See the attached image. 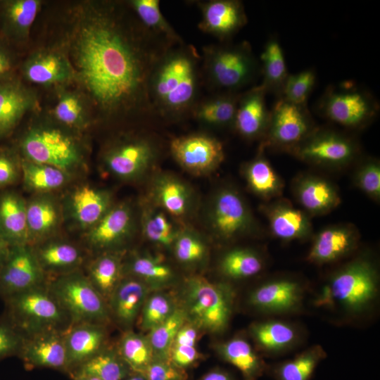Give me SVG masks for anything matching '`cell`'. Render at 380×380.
Returning <instances> with one entry per match:
<instances>
[{"mask_svg": "<svg viewBox=\"0 0 380 380\" xmlns=\"http://www.w3.org/2000/svg\"><path fill=\"white\" fill-rule=\"evenodd\" d=\"M109 194L90 186H82L72 194L71 213L83 227L94 226L110 209Z\"/></svg>", "mask_w": 380, "mask_h": 380, "instance_id": "29", "label": "cell"}, {"mask_svg": "<svg viewBox=\"0 0 380 380\" xmlns=\"http://www.w3.org/2000/svg\"><path fill=\"white\" fill-rule=\"evenodd\" d=\"M47 284L4 300V315L24 336L47 330L65 331L71 324Z\"/></svg>", "mask_w": 380, "mask_h": 380, "instance_id": "6", "label": "cell"}, {"mask_svg": "<svg viewBox=\"0 0 380 380\" xmlns=\"http://www.w3.org/2000/svg\"><path fill=\"white\" fill-rule=\"evenodd\" d=\"M290 151L305 161L339 165L350 162L355 156L357 146L352 139L338 132L315 129Z\"/></svg>", "mask_w": 380, "mask_h": 380, "instance_id": "14", "label": "cell"}, {"mask_svg": "<svg viewBox=\"0 0 380 380\" xmlns=\"http://www.w3.org/2000/svg\"><path fill=\"white\" fill-rule=\"evenodd\" d=\"M106 324L95 322L71 323L64 331L68 375L106 346Z\"/></svg>", "mask_w": 380, "mask_h": 380, "instance_id": "17", "label": "cell"}, {"mask_svg": "<svg viewBox=\"0 0 380 380\" xmlns=\"http://www.w3.org/2000/svg\"><path fill=\"white\" fill-rule=\"evenodd\" d=\"M18 357L27 370L46 368L68 374L64 331L47 330L24 336Z\"/></svg>", "mask_w": 380, "mask_h": 380, "instance_id": "15", "label": "cell"}, {"mask_svg": "<svg viewBox=\"0 0 380 380\" xmlns=\"http://www.w3.org/2000/svg\"><path fill=\"white\" fill-rule=\"evenodd\" d=\"M117 4L96 8L80 24L73 54L78 76L106 117L155 118L148 96L153 68L172 46L130 21Z\"/></svg>", "mask_w": 380, "mask_h": 380, "instance_id": "1", "label": "cell"}, {"mask_svg": "<svg viewBox=\"0 0 380 380\" xmlns=\"http://www.w3.org/2000/svg\"><path fill=\"white\" fill-rule=\"evenodd\" d=\"M74 372L93 375L102 380H124L132 373L117 350L108 347L81 365L70 374Z\"/></svg>", "mask_w": 380, "mask_h": 380, "instance_id": "40", "label": "cell"}, {"mask_svg": "<svg viewBox=\"0 0 380 380\" xmlns=\"http://www.w3.org/2000/svg\"><path fill=\"white\" fill-rule=\"evenodd\" d=\"M26 205L13 193L0 197V237L10 247L28 244L30 241Z\"/></svg>", "mask_w": 380, "mask_h": 380, "instance_id": "27", "label": "cell"}, {"mask_svg": "<svg viewBox=\"0 0 380 380\" xmlns=\"http://www.w3.org/2000/svg\"><path fill=\"white\" fill-rule=\"evenodd\" d=\"M46 284L34 248L28 244L11 246L0 270V297L4 300Z\"/></svg>", "mask_w": 380, "mask_h": 380, "instance_id": "12", "label": "cell"}, {"mask_svg": "<svg viewBox=\"0 0 380 380\" xmlns=\"http://www.w3.org/2000/svg\"><path fill=\"white\" fill-rule=\"evenodd\" d=\"M316 73L314 70H304L296 74H289L284 82L281 95L291 103L307 106L308 99L316 83Z\"/></svg>", "mask_w": 380, "mask_h": 380, "instance_id": "52", "label": "cell"}, {"mask_svg": "<svg viewBox=\"0 0 380 380\" xmlns=\"http://www.w3.org/2000/svg\"><path fill=\"white\" fill-rule=\"evenodd\" d=\"M24 335L4 315L0 317V361L18 356Z\"/></svg>", "mask_w": 380, "mask_h": 380, "instance_id": "54", "label": "cell"}, {"mask_svg": "<svg viewBox=\"0 0 380 380\" xmlns=\"http://www.w3.org/2000/svg\"><path fill=\"white\" fill-rule=\"evenodd\" d=\"M203 83L201 58L185 43L167 49L156 63L148 83L155 118L177 121L191 115Z\"/></svg>", "mask_w": 380, "mask_h": 380, "instance_id": "2", "label": "cell"}, {"mask_svg": "<svg viewBox=\"0 0 380 380\" xmlns=\"http://www.w3.org/2000/svg\"><path fill=\"white\" fill-rule=\"evenodd\" d=\"M22 169L25 184L37 191L55 190L68 179L67 172L48 165L26 160L23 163Z\"/></svg>", "mask_w": 380, "mask_h": 380, "instance_id": "46", "label": "cell"}, {"mask_svg": "<svg viewBox=\"0 0 380 380\" xmlns=\"http://www.w3.org/2000/svg\"><path fill=\"white\" fill-rule=\"evenodd\" d=\"M153 197L158 206L174 217H182L188 211L189 190L184 182L173 176L158 177L153 186Z\"/></svg>", "mask_w": 380, "mask_h": 380, "instance_id": "35", "label": "cell"}, {"mask_svg": "<svg viewBox=\"0 0 380 380\" xmlns=\"http://www.w3.org/2000/svg\"><path fill=\"white\" fill-rule=\"evenodd\" d=\"M198 329L186 321L179 330L171 346L170 361L177 367L186 370L201 358L197 348Z\"/></svg>", "mask_w": 380, "mask_h": 380, "instance_id": "47", "label": "cell"}, {"mask_svg": "<svg viewBox=\"0 0 380 380\" xmlns=\"http://www.w3.org/2000/svg\"><path fill=\"white\" fill-rule=\"evenodd\" d=\"M172 246L176 258L185 264L200 262L206 253L204 243L197 236L189 232L179 233Z\"/></svg>", "mask_w": 380, "mask_h": 380, "instance_id": "53", "label": "cell"}, {"mask_svg": "<svg viewBox=\"0 0 380 380\" xmlns=\"http://www.w3.org/2000/svg\"><path fill=\"white\" fill-rule=\"evenodd\" d=\"M10 246L0 237V270L6 258Z\"/></svg>", "mask_w": 380, "mask_h": 380, "instance_id": "60", "label": "cell"}, {"mask_svg": "<svg viewBox=\"0 0 380 380\" xmlns=\"http://www.w3.org/2000/svg\"><path fill=\"white\" fill-rule=\"evenodd\" d=\"M186 322L184 310L177 307L167 319L148 331L146 336L153 350V359L170 360L172 343Z\"/></svg>", "mask_w": 380, "mask_h": 380, "instance_id": "43", "label": "cell"}, {"mask_svg": "<svg viewBox=\"0 0 380 380\" xmlns=\"http://www.w3.org/2000/svg\"><path fill=\"white\" fill-rule=\"evenodd\" d=\"M132 224L130 208L119 204L110 208L87 235L90 246L97 250H109L121 243L129 234Z\"/></svg>", "mask_w": 380, "mask_h": 380, "instance_id": "24", "label": "cell"}, {"mask_svg": "<svg viewBox=\"0 0 380 380\" xmlns=\"http://www.w3.org/2000/svg\"><path fill=\"white\" fill-rule=\"evenodd\" d=\"M245 172L249 186L257 194L270 198L281 191L280 178L260 152L246 165Z\"/></svg>", "mask_w": 380, "mask_h": 380, "instance_id": "44", "label": "cell"}, {"mask_svg": "<svg viewBox=\"0 0 380 380\" xmlns=\"http://www.w3.org/2000/svg\"><path fill=\"white\" fill-rule=\"evenodd\" d=\"M170 151L180 166L196 175L213 171L224 158L222 144L217 138L202 133L173 138Z\"/></svg>", "mask_w": 380, "mask_h": 380, "instance_id": "13", "label": "cell"}, {"mask_svg": "<svg viewBox=\"0 0 380 380\" xmlns=\"http://www.w3.org/2000/svg\"><path fill=\"white\" fill-rule=\"evenodd\" d=\"M326 356L318 346L276 366L272 370L277 380H310L319 362Z\"/></svg>", "mask_w": 380, "mask_h": 380, "instance_id": "42", "label": "cell"}, {"mask_svg": "<svg viewBox=\"0 0 380 380\" xmlns=\"http://www.w3.org/2000/svg\"><path fill=\"white\" fill-rule=\"evenodd\" d=\"M69 376L72 380H102L95 376L79 372L72 373Z\"/></svg>", "mask_w": 380, "mask_h": 380, "instance_id": "61", "label": "cell"}, {"mask_svg": "<svg viewBox=\"0 0 380 380\" xmlns=\"http://www.w3.org/2000/svg\"><path fill=\"white\" fill-rule=\"evenodd\" d=\"M117 351L132 372L144 373L153 360V353L147 336L125 331L117 347Z\"/></svg>", "mask_w": 380, "mask_h": 380, "instance_id": "41", "label": "cell"}, {"mask_svg": "<svg viewBox=\"0 0 380 380\" xmlns=\"http://www.w3.org/2000/svg\"><path fill=\"white\" fill-rule=\"evenodd\" d=\"M260 60L262 81L260 84L266 93H273L279 97L289 73L283 49L276 37H270L266 42Z\"/></svg>", "mask_w": 380, "mask_h": 380, "instance_id": "34", "label": "cell"}, {"mask_svg": "<svg viewBox=\"0 0 380 380\" xmlns=\"http://www.w3.org/2000/svg\"><path fill=\"white\" fill-rule=\"evenodd\" d=\"M22 72L27 81L50 85L68 82L75 76L70 61L55 51H41L33 53L23 64Z\"/></svg>", "mask_w": 380, "mask_h": 380, "instance_id": "23", "label": "cell"}, {"mask_svg": "<svg viewBox=\"0 0 380 380\" xmlns=\"http://www.w3.org/2000/svg\"><path fill=\"white\" fill-rule=\"evenodd\" d=\"M235 293L229 284L210 282L201 276L187 278L182 290L186 321L212 334L227 329L234 310Z\"/></svg>", "mask_w": 380, "mask_h": 380, "instance_id": "4", "label": "cell"}, {"mask_svg": "<svg viewBox=\"0 0 380 380\" xmlns=\"http://www.w3.org/2000/svg\"><path fill=\"white\" fill-rule=\"evenodd\" d=\"M142 230L149 241L164 246L173 245L179 234L165 213L155 209L144 211L142 217Z\"/></svg>", "mask_w": 380, "mask_h": 380, "instance_id": "50", "label": "cell"}, {"mask_svg": "<svg viewBox=\"0 0 380 380\" xmlns=\"http://www.w3.org/2000/svg\"><path fill=\"white\" fill-rule=\"evenodd\" d=\"M120 257L112 252H104L90 265L87 276L93 286L108 302L123 276Z\"/></svg>", "mask_w": 380, "mask_h": 380, "instance_id": "38", "label": "cell"}, {"mask_svg": "<svg viewBox=\"0 0 380 380\" xmlns=\"http://www.w3.org/2000/svg\"><path fill=\"white\" fill-rule=\"evenodd\" d=\"M250 332L262 350L270 353L287 350L298 338L297 331L292 325L277 320L254 323L250 327Z\"/></svg>", "mask_w": 380, "mask_h": 380, "instance_id": "36", "label": "cell"}, {"mask_svg": "<svg viewBox=\"0 0 380 380\" xmlns=\"http://www.w3.org/2000/svg\"><path fill=\"white\" fill-rule=\"evenodd\" d=\"M220 267L223 274L229 278L245 279L259 273L262 268V262L255 252L238 248L224 254Z\"/></svg>", "mask_w": 380, "mask_h": 380, "instance_id": "48", "label": "cell"}, {"mask_svg": "<svg viewBox=\"0 0 380 380\" xmlns=\"http://www.w3.org/2000/svg\"><path fill=\"white\" fill-rule=\"evenodd\" d=\"M20 148L27 160L67 172L82 160V153L75 139L62 129L51 126L30 129L21 140Z\"/></svg>", "mask_w": 380, "mask_h": 380, "instance_id": "9", "label": "cell"}, {"mask_svg": "<svg viewBox=\"0 0 380 380\" xmlns=\"http://www.w3.org/2000/svg\"><path fill=\"white\" fill-rule=\"evenodd\" d=\"M155 290L140 279L123 277L107 302L110 318L125 331L131 329L147 297Z\"/></svg>", "mask_w": 380, "mask_h": 380, "instance_id": "18", "label": "cell"}, {"mask_svg": "<svg viewBox=\"0 0 380 380\" xmlns=\"http://www.w3.org/2000/svg\"><path fill=\"white\" fill-rule=\"evenodd\" d=\"M177 307L169 294L155 290L148 295L140 312V329L148 332L167 319Z\"/></svg>", "mask_w": 380, "mask_h": 380, "instance_id": "49", "label": "cell"}, {"mask_svg": "<svg viewBox=\"0 0 380 380\" xmlns=\"http://www.w3.org/2000/svg\"><path fill=\"white\" fill-rule=\"evenodd\" d=\"M210 220L214 231L224 239L243 234L251 224L245 202L236 191L230 189H224L216 195Z\"/></svg>", "mask_w": 380, "mask_h": 380, "instance_id": "19", "label": "cell"}, {"mask_svg": "<svg viewBox=\"0 0 380 380\" xmlns=\"http://www.w3.org/2000/svg\"><path fill=\"white\" fill-rule=\"evenodd\" d=\"M199 380H236L229 372L222 369H214L205 374Z\"/></svg>", "mask_w": 380, "mask_h": 380, "instance_id": "59", "label": "cell"}, {"mask_svg": "<svg viewBox=\"0 0 380 380\" xmlns=\"http://www.w3.org/2000/svg\"><path fill=\"white\" fill-rule=\"evenodd\" d=\"M359 187L367 195L377 199L380 196V167L376 161L370 160L360 169L357 177Z\"/></svg>", "mask_w": 380, "mask_h": 380, "instance_id": "55", "label": "cell"}, {"mask_svg": "<svg viewBox=\"0 0 380 380\" xmlns=\"http://www.w3.org/2000/svg\"><path fill=\"white\" fill-rule=\"evenodd\" d=\"M319 113L329 121L349 129L365 127L378 115L376 99L354 82L327 87L319 99Z\"/></svg>", "mask_w": 380, "mask_h": 380, "instance_id": "7", "label": "cell"}, {"mask_svg": "<svg viewBox=\"0 0 380 380\" xmlns=\"http://www.w3.org/2000/svg\"><path fill=\"white\" fill-rule=\"evenodd\" d=\"M266 94L260 84L241 93L232 126L243 137H265L270 117Z\"/></svg>", "mask_w": 380, "mask_h": 380, "instance_id": "21", "label": "cell"}, {"mask_svg": "<svg viewBox=\"0 0 380 380\" xmlns=\"http://www.w3.org/2000/svg\"><path fill=\"white\" fill-rule=\"evenodd\" d=\"M35 103L34 93L13 75L0 80V139L14 129Z\"/></svg>", "mask_w": 380, "mask_h": 380, "instance_id": "22", "label": "cell"}, {"mask_svg": "<svg viewBox=\"0 0 380 380\" xmlns=\"http://www.w3.org/2000/svg\"><path fill=\"white\" fill-rule=\"evenodd\" d=\"M143 281L154 289L167 285L175 277L172 268L159 257L136 255L123 266V274Z\"/></svg>", "mask_w": 380, "mask_h": 380, "instance_id": "39", "label": "cell"}, {"mask_svg": "<svg viewBox=\"0 0 380 380\" xmlns=\"http://www.w3.org/2000/svg\"><path fill=\"white\" fill-rule=\"evenodd\" d=\"M315 129L307 106L294 104L279 98L270 110L264 146L271 145L290 151Z\"/></svg>", "mask_w": 380, "mask_h": 380, "instance_id": "11", "label": "cell"}, {"mask_svg": "<svg viewBox=\"0 0 380 380\" xmlns=\"http://www.w3.org/2000/svg\"><path fill=\"white\" fill-rule=\"evenodd\" d=\"M296 195L302 206L314 214L328 212L340 202L338 192L333 185L315 177L301 179L296 187Z\"/></svg>", "mask_w": 380, "mask_h": 380, "instance_id": "33", "label": "cell"}, {"mask_svg": "<svg viewBox=\"0 0 380 380\" xmlns=\"http://www.w3.org/2000/svg\"><path fill=\"white\" fill-rule=\"evenodd\" d=\"M26 213L30 240L47 236L57 225L58 210L50 198L34 199L26 205Z\"/></svg>", "mask_w": 380, "mask_h": 380, "instance_id": "45", "label": "cell"}, {"mask_svg": "<svg viewBox=\"0 0 380 380\" xmlns=\"http://www.w3.org/2000/svg\"><path fill=\"white\" fill-rule=\"evenodd\" d=\"M266 212L273 234L280 239L305 238L312 230L308 217L287 203L274 204Z\"/></svg>", "mask_w": 380, "mask_h": 380, "instance_id": "31", "label": "cell"}, {"mask_svg": "<svg viewBox=\"0 0 380 380\" xmlns=\"http://www.w3.org/2000/svg\"><path fill=\"white\" fill-rule=\"evenodd\" d=\"M47 284L71 323L106 325L111 320L106 300L82 273L74 271L60 274Z\"/></svg>", "mask_w": 380, "mask_h": 380, "instance_id": "8", "label": "cell"}, {"mask_svg": "<svg viewBox=\"0 0 380 380\" xmlns=\"http://www.w3.org/2000/svg\"><path fill=\"white\" fill-rule=\"evenodd\" d=\"M201 18L198 29L221 42H227L248 22L244 6L238 0L196 1Z\"/></svg>", "mask_w": 380, "mask_h": 380, "instance_id": "16", "label": "cell"}, {"mask_svg": "<svg viewBox=\"0 0 380 380\" xmlns=\"http://www.w3.org/2000/svg\"><path fill=\"white\" fill-rule=\"evenodd\" d=\"M356 241L355 230L349 227L326 228L316 236L307 258L317 264L333 262L351 251Z\"/></svg>", "mask_w": 380, "mask_h": 380, "instance_id": "26", "label": "cell"}, {"mask_svg": "<svg viewBox=\"0 0 380 380\" xmlns=\"http://www.w3.org/2000/svg\"><path fill=\"white\" fill-rule=\"evenodd\" d=\"M15 63L11 44L0 36V80L13 75Z\"/></svg>", "mask_w": 380, "mask_h": 380, "instance_id": "57", "label": "cell"}, {"mask_svg": "<svg viewBox=\"0 0 380 380\" xmlns=\"http://www.w3.org/2000/svg\"><path fill=\"white\" fill-rule=\"evenodd\" d=\"M34 251L45 273L51 272L63 274L74 272L82 261L80 251L67 242H49Z\"/></svg>", "mask_w": 380, "mask_h": 380, "instance_id": "37", "label": "cell"}, {"mask_svg": "<svg viewBox=\"0 0 380 380\" xmlns=\"http://www.w3.org/2000/svg\"><path fill=\"white\" fill-rule=\"evenodd\" d=\"M160 154L158 142L151 135L139 134L119 140L105 152L107 168L122 179L136 178L151 167Z\"/></svg>", "mask_w": 380, "mask_h": 380, "instance_id": "10", "label": "cell"}, {"mask_svg": "<svg viewBox=\"0 0 380 380\" xmlns=\"http://www.w3.org/2000/svg\"><path fill=\"white\" fill-rule=\"evenodd\" d=\"M241 93H216L210 97L198 100L193 108L191 115L207 125L232 126Z\"/></svg>", "mask_w": 380, "mask_h": 380, "instance_id": "30", "label": "cell"}, {"mask_svg": "<svg viewBox=\"0 0 380 380\" xmlns=\"http://www.w3.org/2000/svg\"><path fill=\"white\" fill-rule=\"evenodd\" d=\"M40 5L38 0L0 1V36L11 44L24 41Z\"/></svg>", "mask_w": 380, "mask_h": 380, "instance_id": "25", "label": "cell"}, {"mask_svg": "<svg viewBox=\"0 0 380 380\" xmlns=\"http://www.w3.org/2000/svg\"><path fill=\"white\" fill-rule=\"evenodd\" d=\"M215 350L223 360L241 372L243 380H258L267 370L264 360L243 338L234 337L220 343Z\"/></svg>", "mask_w": 380, "mask_h": 380, "instance_id": "28", "label": "cell"}, {"mask_svg": "<svg viewBox=\"0 0 380 380\" xmlns=\"http://www.w3.org/2000/svg\"><path fill=\"white\" fill-rule=\"evenodd\" d=\"M56 119L69 127L80 128L86 123V110L82 98L76 93L59 94L53 108Z\"/></svg>", "mask_w": 380, "mask_h": 380, "instance_id": "51", "label": "cell"}, {"mask_svg": "<svg viewBox=\"0 0 380 380\" xmlns=\"http://www.w3.org/2000/svg\"><path fill=\"white\" fill-rule=\"evenodd\" d=\"M124 380H147L144 374L132 372Z\"/></svg>", "mask_w": 380, "mask_h": 380, "instance_id": "62", "label": "cell"}, {"mask_svg": "<svg viewBox=\"0 0 380 380\" xmlns=\"http://www.w3.org/2000/svg\"><path fill=\"white\" fill-rule=\"evenodd\" d=\"M17 175L15 161L6 151H0V187L12 183Z\"/></svg>", "mask_w": 380, "mask_h": 380, "instance_id": "58", "label": "cell"}, {"mask_svg": "<svg viewBox=\"0 0 380 380\" xmlns=\"http://www.w3.org/2000/svg\"><path fill=\"white\" fill-rule=\"evenodd\" d=\"M127 5L141 25L151 34L171 46L184 43L165 18L158 0H131Z\"/></svg>", "mask_w": 380, "mask_h": 380, "instance_id": "32", "label": "cell"}, {"mask_svg": "<svg viewBox=\"0 0 380 380\" xmlns=\"http://www.w3.org/2000/svg\"><path fill=\"white\" fill-rule=\"evenodd\" d=\"M378 290L376 269L370 261L357 259L331 277L316 303L336 306L349 315H359L372 306Z\"/></svg>", "mask_w": 380, "mask_h": 380, "instance_id": "5", "label": "cell"}, {"mask_svg": "<svg viewBox=\"0 0 380 380\" xmlns=\"http://www.w3.org/2000/svg\"><path fill=\"white\" fill-rule=\"evenodd\" d=\"M201 58L203 83L216 93L240 92L260 72L251 46L246 41L205 46Z\"/></svg>", "mask_w": 380, "mask_h": 380, "instance_id": "3", "label": "cell"}, {"mask_svg": "<svg viewBox=\"0 0 380 380\" xmlns=\"http://www.w3.org/2000/svg\"><path fill=\"white\" fill-rule=\"evenodd\" d=\"M303 292L302 286L297 281L274 280L255 289L249 295L248 303L262 312H292L300 308Z\"/></svg>", "mask_w": 380, "mask_h": 380, "instance_id": "20", "label": "cell"}, {"mask_svg": "<svg viewBox=\"0 0 380 380\" xmlns=\"http://www.w3.org/2000/svg\"><path fill=\"white\" fill-rule=\"evenodd\" d=\"M147 380H186L187 374L170 360L153 359L144 373Z\"/></svg>", "mask_w": 380, "mask_h": 380, "instance_id": "56", "label": "cell"}]
</instances>
